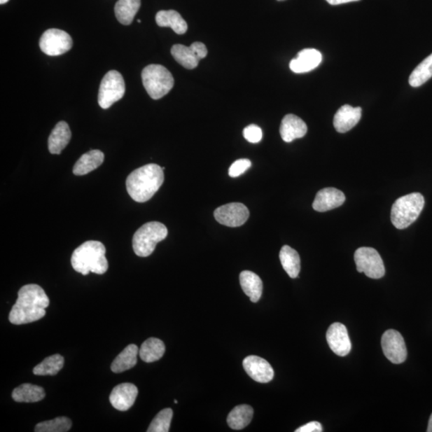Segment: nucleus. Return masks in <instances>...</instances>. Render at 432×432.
<instances>
[{
    "label": "nucleus",
    "instance_id": "f257e3e1",
    "mask_svg": "<svg viewBox=\"0 0 432 432\" xmlns=\"http://www.w3.org/2000/svg\"><path fill=\"white\" fill-rule=\"evenodd\" d=\"M50 300L44 290L37 284H27L18 293V299L11 308L9 321L15 325L39 321L46 315Z\"/></svg>",
    "mask_w": 432,
    "mask_h": 432
},
{
    "label": "nucleus",
    "instance_id": "f03ea898",
    "mask_svg": "<svg viewBox=\"0 0 432 432\" xmlns=\"http://www.w3.org/2000/svg\"><path fill=\"white\" fill-rule=\"evenodd\" d=\"M164 171L162 167L155 164L133 171L126 181L129 195L138 203H145L153 198L165 182Z\"/></svg>",
    "mask_w": 432,
    "mask_h": 432
},
{
    "label": "nucleus",
    "instance_id": "7ed1b4c3",
    "mask_svg": "<svg viewBox=\"0 0 432 432\" xmlns=\"http://www.w3.org/2000/svg\"><path fill=\"white\" fill-rule=\"evenodd\" d=\"M71 262L74 270L83 276L90 272L103 274L109 269L105 246L99 241L84 242L73 252Z\"/></svg>",
    "mask_w": 432,
    "mask_h": 432
},
{
    "label": "nucleus",
    "instance_id": "20e7f679",
    "mask_svg": "<svg viewBox=\"0 0 432 432\" xmlns=\"http://www.w3.org/2000/svg\"><path fill=\"white\" fill-rule=\"evenodd\" d=\"M425 201L422 194L414 193L398 199L391 207V220L397 229H405L416 221Z\"/></svg>",
    "mask_w": 432,
    "mask_h": 432
},
{
    "label": "nucleus",
    "instance_id": "39448f33",
    "mask_svg": "<svg viewBox=\"0 0 432 432\" xmlns=\"http://www.w3.org/2000/svg\"><path fill=\"white\" fill-rule=\"evenodd\" d=\"M167 228L160 222H149L134 233L132 246L134 253L139 257H148L153 253L157 244L167 237Z\"/></svg>",
    "mask_w": 432,
    "mask_h": 432
},
{
    "label": "nucleus",
    "instance_id": "423d86ee",
    "mask_svg": "<svg viewBox=\"0 0 432 432\" xmlns=\"http://www.w3.org/2000/svg\"><path fill=\"white\" fill-rule=\"evenodd\" d=\"M142 81L151 98L160 99L171 91L174 86L172 73L165 67L151 64L142 71Z\"/></svg>",
    "mask_w": 432,
    "mask_h": 432
},
{
    "label": "nucleus",
    "instance_id": "0eeeda50",
    "mask_svg": "<svg viewBox=\"0 0 432 432\" xmlns=\"http://www.w3.org/2000/svg\"><path fill=\"white\" fill-rule=\"evenodd\" d=\"M126 91L125 82L120 73L110 71L101 81L98 103L103 109H109L123 97Z\"/></svg>",
    "mask_w": 432,
    "mask_h": 432
},
{
    "label": "nucleus",
    "instance_id": "6e6552de",
    "mask_svg": "<svg viewBox=\"0 0 432 432\" xmlns=\"http://www.w3.org/2000/svg\"><path fill=\"white\" fill-rule=\"evenodd\" d=\"M357 271L369 278L378 279L384 277L385 267L379 252L372 248L358 249L355 252Z\"/></svg>",
    "mask_w": 432,
    "mask_h": 432
},
{
    "label": "nucleus",
    "instance_id": "1a4fd4ad",
    "mask_svg": "<svg viewBox=\"0 0 432 432\" xmlns=\"http://www.w3.org/2000/svg\"><path fill=\"white\" fill-rule=\"evenodd\" d=\"M73 41L69 33L60 29H48L39 41L42 52L50 56L63 55L72 48Z\"/></svg>",
    "mask_w": 432,
    "mask_h": 432
},
{
    "label": "nucleus",
    "instance_id": "9d476101",
    "mask_svg": "<svg viewBox=\"0 0 432 432\" xmlns=\"http://www.w3.org/2000/svg\"><path fill=\"white\" fill-rule=\"evenodd\" d=\"M250 212L244 204L231 203L218 207L214 216L218 223L230 228L244 225L248 221Z\"/></svg>",
    "mask_w": 432,
    "mask_h": 432
},
{
    "label": "nucleus",
    "instance_id": "9b49d317",
    "mask_svg": "<svg viewBox=\"0 0 432 432\" xmlns=\"http://www.w3.org/2000/svg\"><path fill=\"white\" fill-rule=\"evenodd\" d=\"M382 349L392 363L400 364L406 361L407 351L405 340L399 332L389 330L382 336Z\"/></svg>",
    "mask_w": 432,
    "mask_h": 432
},
{
    "label": "nucleus",
    "instance_id": "f8f14e48",
    "mask_svg": "<svg viewBox=\"0 0 432 432\" xmlns=\"http://www.w3.org/2000/svg\"><path fill=\"white\" fill-rule=\"evenodd\" d=\"M327 341L335 354L344 357L351 350V343L349 333L344 324L335 323L329 327L327 333Z\"/></svg>",
    "mask_w": 432,
    "mask_h": 432
},
{
    "label": "nucleus",
    "instance_id": "ddd939ff",
    "mask_svg": "<svg viewBox=\"0 0 432 432\" xmlns=\"http://www.w3.org/2000/svg\"><path fill=\"white\" fill-rule=\"evenodd\" d=\"M243 366L246 374L258 383L267 384L274 378V370L265 358L256 356L246 357Z\"/></svg>",
    "mask_w": 432,
    "mask_h": 432
},
{
    "label": "nucleus",
    "instance_id": "4468645a",
    "mask_svg": "<svg viewBox=\"0 0 432 432\" xmlns=\"http://www.w3.org/2000/svg\"><path fill=\"white\" fill-rule=\"evenodd\" d=\"M138 394L136 385L125 383L115 386L111 392L109 400L112 407L116 410L126 412L134 405Z\"/></svg>",
    "mask_w": 432,
    "mask_h": 432
},
{
    "label": "nucleus",
    "instance_id": "2eb2a0df",
    "mask_svg": "<svg viewBox=\"0 0 432 432\" xmlns=\"http://www.w3.org/2000/svg\"><path fill=\"white\" fill-rule=\"evenodd\" d=\"M345 200V195L341 190L334 188H327L318 192L312 207L316 211L324 212L337 209L344 204Z\"/></svg>",
    "mask_w": 432,
    "mask_h": 432
},
{
    "label": "nucleus",
    "instance_id": "dca6fc26",
    "mask_svg": "<svg viewBox=\"0 0 432 432\" xmlns=\"http://www.w3.org/2000/svg\"><path fill=\"white\" fill-rule=\"evenodd\" d=\"M362 116L361 108H353L350 105H344L336 112L334 116V127L340 133H346L360 122Z\"/></svg>",
    "mask_w": 432,
    "mask_h": 432
},
{
    "label": "nucleus",
    "instance_id": "f3484780",
    "mask_svg": "<svg viewBox=\"0 0 432 432\" xmlns=\"http://www.w3.org/2000/svg\"><path fill=\"white\" fill-rule=\"evenodd\" d=\"M322 55L313 48L302 50L297 57L291 61L290 69L297 74L309 72L321 64Z\"/></svg>",
    "mask_w": 432,
    "mask_h": 432
},
{
    "label": "nucleus",
    "instance_id": "a211bd4d",
    "mask_svg": "<svg viewBox=\"0 0 432 432\" xmlns=\"http://www.w3.org/2000/svg\"><path fill=\"white\" fill-rule=\"evenodd\" d=\"M279 132L284 141L291 143L296 139L304 137L307 132V127L300 117L289 114L284 117Z\"/></svg>",
    "mask_w": 432,
    "mask_h": 432
},
{
    "label": "nucleus",
    "instance_id": "6ab92c4d",
    "mask_svg": "<svg viewBox=\"0 0 432 432\" xmlns=\"http://www.w3.org/2000/svg\"><path fill=\"white\" fill-rule=\"evenodd\" d=\"M71 132L69 125L61 121L56 125L48 139V149L50 154L60 155L69 144Z\"/></svg>",
    "mask_w": 432,
    "mask_h": 432
},
{
    "label": "nucleus",
    "instance_id": "aec40b11",
    "mask_svg": "<svg viewBox=\"0 0 432 432\" xmlns=\"http://www.w3.org/2000/svg\"><path fill=\"white\" fill-rule=\"evenodd\" d=\"M104 161V154L99 150H92L83 154L73 167L76 176H84L97 169Z\"/></svg>",
    "mask_w": 432,
    "mask_h": 432
},
{
    "label": "nucleus",
    "instance_id": "412c9836",
    "mask_svg": "<svg viewBox=\"0 0 432 432\" xmlns=\"http://www.w3.org/2000/svg\"><path fill=\"white\" fill-rule=\"evenodd\" d=\"M156 24L162 27H169L178 35H183L188 31L186 21L176 11H160L155 16Z\"/></svg>",
    "mask_w": 432,
    "mask_h": 432
},
{
    "label": "nucleus",
    "instance_id": "4be33fe9",
    "mask_svg": "<svg viewBox=\"0 0 432 432\" xmlns=\"http://www.w3.org/2000/svg\"><path fill=\"white\" fill-rule=\"evenodd\" d=\"M239 282L244 293L251 302H257L263 293V282L259 276L250 271H244L239 274Z\"/></svg>",
    "mask_w": 432,
    "mask_h": 432
},
{
    "label": "nucleus",
    "instance_id": "5701e85b",
    "mask_svg": "<svg viewBox=\"0 0 432 432\" xmlns=\"http://www.w3.org/2000/svg\"><path fill=\"white\" fill-rule=\"evenodd\" d=\"M139 349L136 344H130L120 352L111 363V369L114 373H122L137 365Z\"/></svg>",
    "mask_w": 432,
    "mask_h": 432
},
{
    "label": "nucleus",
    "instance_id": "b1692460",
    "mask_svg": "<svg viewBox=\"0 0 432 432\" xmlns=\"http://www.w3.org/2000/svg\"><path fill=\"white\" fill-rule=\"evenodd\" d=\"M45 396L46 393L42 386L31 384H21L11 395L17 403H36L43 400Z\"/></svg>",
    "mask_w": 432,
    "mask_h": 432
},
{
    "label": "nucleus",
    "instance_id": "393cba45",
    "mask_svg": "<svg viewBox=\"0 0 432 432\" xmlns=\"http://www.w3.org/2000/svg\"><path fill=\"white\" fill-rule=\"evenodd\" d=\"M164 342L156 338H149L140 347L139 355L145 363L158 361L165 353Z\"/></svg>",
    "mask_w": 432,
    "mask_h": 432
},
{
    "label": "nucleus",
    "instance_id": "a878e982",
    "mask_svg": "<svg viewBox=\"0 0 432 432\" xmlns=\"http://www.w3.org/2000/svg\"><path fill=\"white\" fill-rule=\"evenodd\" d=\"M140 6H141V0H119L115 6L117 20L123 25H130Z\"/></svg>",
    "mask_w": 432,
    "mask_h": 432
},
{
    "label": "nucleus",
    "instance_id": "bb28decb",
    "mask_svg": "<svg viewBox=\"0 0 432 432\" xmlns=\"http://www.w3.org/2000/svg\"><path fill=\"white\" fill-rule=\"evenodd\" d=\"M279 260L284 269L291 278L298 277L300 272V258L297 252L291 246L285 245L279 252Z\"/></svg>",
    "mask_w": 432,
    "mask_h": 432
},
{
    "label": "nucleus",
    "instance_id": "cd10ccee",
    "mask_svg": "<svg viewBox=\"0 0 432 432\" xmlns=\"http://www.w3.org/2000/svg\"><path fill=\"white\" fill-rule=\"evenodd\" d=\"M253 414V408L249 405H242L235 407L228 417L229 427L234 430L244 429L249 425Z\"/></svg>",
    "mask_w": 432,
    "mask_h": 432
},
{
    "label": "nucleus",
    "instance_id": "c85d7f7f",
    "mask_svg": "<svg viewBox=\"0 0 432 432\" xmlns=\"http://www.w3.org/2000/svg\"><path fill=\"white\" fill-rule=\"evenodd\" d=\"M171 53L177 63L185 69H194L199 64L200 59L192 46L176 44L172 47Z\"/></svg>",
    "mask_w": 432,
    "mask_h": 432
},
{
    "label": "nucleus",
    "instance_id": "c756f323",
    "mask_svg": "<svg viewBox=\"0 0 432 432\" xmlns=\"http://www.w3.org/2000/svg\"><path fill=\"white\" fill-rule=\"evenodd\" d=\"M64 365V358L60 354L50 356L34 368L33 373L36 375H57Z\"/></svg>",
    "mask_w": 432,
    "mask_h": 432
},
{
    "label": "nucleus",
    "instance_id": "7c9ffc66",
    "mask_svg": "<svg viewBox=\"0 0 432 432\" xmlns=\"http://www.w3.org/2000/svg\"><path fill=\"white\" fill-rule=\"evenodd\" d=\"M432 77V53L424 60L409 77V84L413 88H418Z\"/></svg>",
    "mask_w": 432,
    "mask_h": 432
},
{
    "label": "nucleus",
    "instance_id": "2f4dec72",
    "mask_svg": "<svg viewBox=\"0 0 432 432\" xmlns=\"http://www.w3.org/2000/svg\"><path fill=\"white\" fill-rule=\"evenodd\" d=\"M72 426L71 420L67 417H61L48 421L39 423L35 428L36 432H67Z\"/></svg>",
    "mask_w": 432,
    "mask_h": 432
},
{
    "label": "nucleus",
    "instance_id": "473e14b6",
    "mask_svg": "<svg viewBox=\"0 0 432 432\" xmlns=\"http://www.w3.org/2000/svg\"><path fill=\"white\" fill-rule=\"evenodd\" d=\"M173 412L171 408H166L156 414L151 423L148 432H167L169 431Z\"/></svg>",
    "mask_w": 432,
    "mask_h": 432
},
{
    "label": "nucleus",
    "instance_id": "72a5a7b5",
    "mask_svg": "<svg viewBox=\"0 0 432 432\" xmlns=\"http://www.w3.org/2000/svg\"><path fill=\"white\" fill-rule=\"evenodd\" d=\"M251 166V162L248 159H241L233 162L229 168V176L232 178H237L246 171Z\"/></svg>",
    "mask_w": 432,
    "mask_h": 432
},
{
    "label": "nucleus",
    "instance_id": "f704fd0d",
    "mask_svg": "<svg viewBox=\"0 0 432 432\" xmlns=\"http://www.w3.org/2000/svg\"><path fill=\"white\" fill-rule=\"evenodd\" d=\"M244 137L249 143H259L263 137L261 128L255 125H249L244 128Z\"/></svg>",
    "mask_w": 432,
    "mask_h": 432
},
{
    "label": "nucleus",
    "instance_id": "c9c22d12",
    "mask_svg": "<svg viewBox=\"0 0 432 432\" xmlns=\"http://www.w3.org/2000/svg\"><path fill=\"white\" fill-rule=\"evenodd\" d=\"M323 431L322 425L319 422H310L298 429L295 430V432H321Z\"/></svg>",
    "mask_w": 432,
    "mask_h": 432
},
{
    "label": "nucleus",
    "instance_id": "e433bc0d",
    "mask_svg": "<svg viewBox=\"0 0 432 432\" xmlns=\"http://www.w3.org/2000/svg\"><path fill=\"white\" fill-rule=\"evenodd\" d=\"M198 55L200 60L204 59L207 55V49L205 44L200 42H195L190 45Z\"/></svg>",
    "mask_w": 432,
    "mask_h": 432
},
{
    "label": "nucleus",
    "instance_id": "4c0bfd02",
    "mask_svg": "<svg viewBox=\"0 0 432 432\" xmlns=\"http://www.w3.org/2000/svg\"><path fill=\"white\" fill-rule=\"evenodd\" d=\"M326 1L330 5H340L351 2L360 1V0H326Z\"/></svg>",
    "mask_w": 432,
    "mask_h": 432
},
{
    "label": "nucleus",
    "instance_id": "58836bf2",
    "mask_svg": "<svg viewBox=\"0 0 432 432\" xmlns=\"http://www.w3.org/2000/svg\"><path fill=\"white\" fill-rule=\"evenodd\" d=\"M427 431L428 432H432V414H431V416L430 419H429V424H428V427Z\"/></svg>",
    "mask_w": 432,
    "mask_h": 432
},
{
    "label": "nucleus",
    "instance_id": "ea45409f",
    "mask_svg": "<svg viewBox=\"0 0 432 432\" xmlns=\"http://www.w3.org/2000/svg\"><path fill=\"white\" fill-rule=\"evenodd\" d=\"M9 1V0H0V4H7Z\"/></svg>",
    "mask_w": 432,
    "mask_h": 432
},
{
    "label": "nucleus",
    "instance_id": "a19ab883",
    "mask_svg": "<svg viewBox=\"0 0 432 432\" xmlns=\"http://www.w3.org/2000/svg\"><path fill=\"white\" fill-rule=\"evenodd\" d=\"M174 402H175L176 403H178V400H175V401H174Z\"/></svg>",
    "mask_w": 432,
    "mask_h": 432
}]
</instances>
